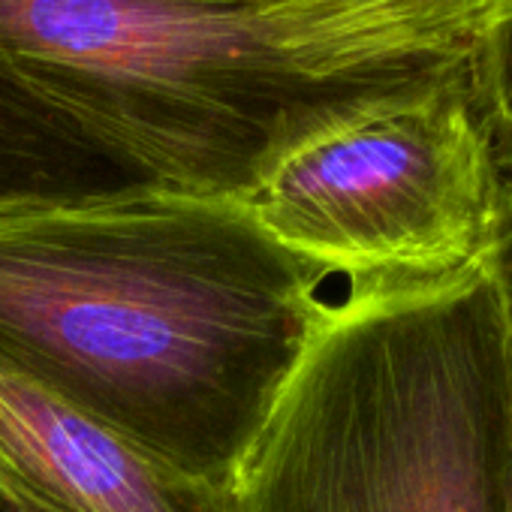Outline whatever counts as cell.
Here are the masks:
<instances>
[{
  "label": "cell",
  "instance_id": "cell-1",
  "mask_svg": "<svg viewBox=\"0 0 512 512\" xmlns=\"http://www.w3.org/2000/svg\"><path fill=\"white\" fill-rule=\"evenodd\" d=\"M329 281L241 199L139 187L0 214V356L163 467L226 491Z\"/></svg>",
  "mask_w": 512,
  "mask_h": 512
},
{
  "label": "cell",
  "instance_id": "cell-2",
  "mask_svg": "<svg viewBox=\"0 0 512 512\" xmlns=\"http://www.w3.org/2000/svg\"><path fill=\"white\" fill-rule=\"evenodd\" d=\"M506 317L485 263L329 299L226 512H503Z\"/></svg>",
  "mask_w": 512,
  "mask_h": 512
},
{
  "label": "cell",
  "instance_id": "cell-3",
  "mask_svg": "<svg viewBox=\"0 0 512 512\" xmlns=\"http://www.w3.org/2000/svg\"><path fill=\"white\" fill-rule=\"evenodd\" d=\"M0 82L151 184L223 199L353 94L305 76L260 0H0Z\"/></svg>",
  "mask_w": 512,
  "mask_h": 512
},
{
  "label": "cell",
  "instance_id": "cell-4",
  "mask_svg": "<svg viewBox=\"0 0 512 512\" xmlns=\"http://www.w3.org/2000/svg\"><path fill=\"white\" fill-rule=\"evenodd\" d=\"M509 172L473 67L335 103L241 199L332 281H440L485 263Z\"/></svg>",
  "mask_w": 512,
  "mask_h": 512
},
{
  "label": "cell",
  "instance_id": "cell-5",
  "mask_svg": "<svg viewBox=\"0 0 512 512\" xmlns=\"http://www.w3.org/2000/svg\"><path fill=\"white\" fill-rule=\"evenodd\" d=\"M0 488L64 512H226V491L148 458L4 356Z\"/></svg>",
  "mask_w": 512,
  "mask_h": 512
},
{
  "label": "cell",
  "instance_id": "cell-6",
  "mask_svg": "<svg viewBox=\"0 0 512 512\" xmlns=\"http://www.w3.org/2000/svg\"><path fill=\"white\" fill-rule=\"evenodd\" d=\"M293 61L323 88L356 91L497 55L512 0H260Z\"/></svg>",
  "mask_w": 512,
  "mask_h": 512
},
{
  "label": "cell",
  "instance_id": "cell-7",
  "mask_svg": "<svg viewBox=\"0 0 512 512\" xmlns=\"http://www.w3.org/2000/svg\"><path fill=\"white\" fill-rule=\"evenodd\" d=\"M157 187L0 82V214Z\"/></svg>",
  "mask_w": 512,
  "mask_h": 512
},
{
  "label": "cell",
  "instance_id": "cell-8",
  "mask_svg": "<svg viewBox=\"0 0 512 512\" xmlns=\"http://www.w3.org/2000/svg\"><path fill=\"white\" fill-rule=\"evenodd\" d=\"M491 269L503 296V317H506V482H503V512H512V172H509V193L503 226L497 244L491 250Z\"/></svg>",
  "mask_w": 512,
  "mask_h": 512
},
{
  "label": "cell",
  "instance_id": "cell-9",
  "mask_svg": "<svg viewBox=\"0 0 512 512\" xmlns=\"http://www.w3.org/2000/svg\"><path fill=\"white\" fill-rule=\"evenodd\" d=\"M479 82H482L488 109H491L494 124H497L506 172H512V25L506 31L497 55L479 73Z\"/></svg>",
  "mask_w": 512,
  "mask_h": 512
},
{
  "label": "cell",
  "instance_id": "cell-10",
  "mask_svg": "<svg viewBox=\"0 0 512 512\" xmlns=\"http://www.w3.org/2000/svg\"><path fill=\"white\" fill-rule=\"evenodd\" d=\"M0 512H64V509H55V506L34 500L28 494H19V491L0 488Z\"/></svg>",
  "mask_w": 512,
  "mask_h": 512
}]
</instances>
